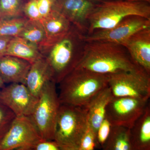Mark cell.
Returning <instances> with one entry per match:
<instances>
[{"instance_id":"1","label":"cell","mask_w":150,"mask_h":150,"mask_svg":"<svg viewBox=\"0 0 150 150\" xmlns=\"http://www.w3.org/2000/svg\"><path fill=\"white\" fill-rule=\"evenodd\" d=\"M84 35L72 25L68 32L40 50L50 66L56 84L80 63L87 43Z\"/></svg>"},{"instance_id":"2","label":"cell","mask_w":150,"mask_h":150,"mask_svg":"<svg viewBox=\"0 0 150 150\" xmlns=\"http://www.w3.org/2000/svg\"><path fill=\"white\" fill-rule=\"evenodd\" d=\"M77 68L107 75L145 71L135 63L124 46L100 41L87 42L83 57Z\"/></svg>"},{"instance_id":"3","label":"cell","mask_w":150,"mask_h":150,"mask_svg":"<svg viewBox=\"0 0 150 150\" xmlns=\"http://www.w3.org/2000/svg\"><path fill=\"white\" fill-rule=\"evenodd\" d=\"M108 83V75L76 68L59 83L60 103L87 107Z\"/></svg>"},{"instance_id":"4","label":"cell","mask_w":150,"mask_h":150,"mask_svg":"<svg viewBox=\"0 0 150 150\" xmlns=\"http://www.w3.org/2000/svg\"><path fill=\"white\" fill-rule=\"evenodd\" d=\"M138 16H150V4L128 0H110L97 4L88 19L87 34L95 30L114 27L126 18Z\"/></svg>"},{"instance_id":"5","label":"cell","mask_w":150,"mask_h":150,"mask_svg":"<svg viewBox=\"0 0 150 150\" xmlns=\"http://www.w3.org/2000/svg\"><path fill=\"white\" fill-rule=\"evenodd\" d=\"M88 126L87 108L61 104L54 140L67 149L78 148Z\"/></svg>"},{"instance_id":"6","label":"cell","mask_w":150,"mask_h":150,"mask_svg":"<svg viewBox=\"0 0 150 150\" xmlns=\"http://www.w3.org/2000/svg\"><path fill=\"white\" fill-rule=\"evenodd\" d=\"M56 83L51 82L43 89L30 116L43 140H54L61 103Z\"/></svg>"},{"instance_id":"7","label":"cell","mask_w":150,"mask_h":150,"mask_svg":"<svg viewBox=\"0 0 150 150\" xmlns=\"http://www.w3.org/2000/svg\"><path fill=\"white\" fill-rule=\"evenodd\" d=\"M149 100L148 96L113 97L108 105L106 118L113 126L130 129L144 112Z\"/></svg>"},{"instance_id":"8","label":"cell","mask_w":150,"mask_h":150,"mask_svg":"<svg viewBox=\"0 0 150 150\" xmlns=\"http://www.w3.org/2000/svg\"><path fill=\"white\" fill-rule=\"evenodd\" d=\"M41 139L30 116H16L9 129L0 140V150L32 147Z\"/></svg>"},{"instance_id":"9","label":"cell","mask_w":150,"mask_h":150,"mask_svg":"<svg viewBox=\"0 0 150 150\" xmlns=\"http://www.w3.org/2000/svg\"><path fill=\"white\" fill-rule=\"evenodd\" d=\"M148 26V19L132 16L126 18L114 27L98 30L85 35V39L86 42L100 41L123 45L136 33Z\"/></svg>"},{"instance_id":"10","label":"cell","mask_w":150,"mask_h":150,"mask_svg":"<svg viewBox=\"0 0 150 150\" xmlns=\"http://www.w3.org/2000/svg\"><path fill=\"white\" fill-rule=\"evenodd\" d=\"M149 76L145 71L116 73L108 75V86L113 97H144L148 96Z\"/></svg>"},{"instance_id":"11","label":"cell","mask_w":150,"mask_h":150,"mask_svg":"<svg viewBox=\"0 0 150 150\" xmlns=\"http://www.w3.org/2000/svg\"><path fill=\"white\" fill-rule=\"evenodd\" d=\"M25 84L11 83L0 90V102L17 116H30L38 100Z\"/></svg>"},{"instance_id":"12","label":"cell","mask_w":150,"mask_h":150,"mask_svg":"<svg viewBox=\"0 0 150 150\" xmlns=\"http://www.w3.org/2000/svg\"><path fill=\"white\" fill-rule=\"evenodd\" d=\"M96 4L91 0H55L53 10L62 14L73 25L86 35L89 17Z\"/></svg>"},{"instance_id":"13","label":"cell","mask_w":150,"mask_h":150,"mask_svg":"<svg viewBox=\"0 0 150 150\" xmlns=\"http://www.w3.org/2000/svg\"><path fill=\"white\" fill-rule=\"evenodd\" d=\"M122 46L135 63L149 74L150 28H146L136 33Z\"/></svg>"},{"instance_id":"14","label":"cell","mask_w":150,"mask_h":150,"mask_svg":"<svg viewBox=\"0 0 150 150\" xmlns=\"http://www.w3.org/2000/svg\"><path fill=\"white\" fill-rule=\"evenodd\" d=\"M52 81H54L52 71L43 56L32 64L25 84L30 92L38 98L43 89Z\"/></svg>"},{"instance_id":"15","label":"cell","mask_w":150,"mask_h":150,"mask_svg":"<svg viewBox=\"0 0 150 150\" xmlns=\"http://www.w3.org/2000/svg\"><path fill=\"white\" fill-rule=\"evenodd\" d=\"M32 64L10 56L0 58V77L4 83H25L28 73Z\"/></svg>"},{"instance_id":"16","label":"cell","mask_w":150,"mask_h":150,"mask_svg":"<svg viewBox=\"0 0 150 150\" xmlns=\"http://www.w3.org/2000/svg\"><path fill=\"white\" fill-rule=\"evenodd\" d=\"M134 150H150V101L142 115L129 129Z\"/></svg>"},{"instance_id":"17","label":"cell","mask_w":150,"mask_h":150,"mask_svg":"<svg viewBox=\"0 0 150 150\" xmlns=\"http://www.w3.org/2000/svg\"><path fill=\"white\" fill-rule=\"evenodd\" d=\"M112 97L108 86L98 94L87 106L88 126L95 133L106 118L108 105Z\"/></svg>"},{"instance_id":"18","label":"cell","mask_w":150,"mask_h":150,"mask_svg":"<svg viewBox=\"0 0 150 150\" xmlns=\"http://www.w3.org/2000/svg\"><path fill=\"white\" fill-rule=\"evenodd\" d=\"M40 21L45 29L47 38L46 44L42 48L64 35L72 25L64 16L55 10L52 11L48 16Z\"/></svg>"},{"instance_id":"19","label":"cell","mask_w":150,"mask_h":150,"mask_svg":"<svg viewBox=\"0 0 150 150\" xmlns=\"http://www.w3.org/2000/svg\"><path fill=\"white\" fill-rule=\"evenodd\" d=\"M6 56L23 59L31 64L43 57L38 46L19 36L11 38L8 46Z\"/></svg>"},{"instance_id":"20","label":"cell","mask_w":150,"mask_h":150,"mask_svg":"<svg viewBox=\"0 0 150 150\" xmlns=\"http://www.w3.org/2000/svg\"><path fill=\"white\" fill-rule=\"evenodd\" d=\"M102 150H134L131 144L129 129L113 126Z\"/></svg>"},{"instance_id":"21","label":"cell","mask_w":150,"mask_h":150,"mask_svg":"<svg viewBox=\"0 0 150 150\" xmlns=\"http://www.w3.org/2000/svg\"><path fill=\"white\" fill-rule=\"evenodd\" d=\"M18 36L38 46L40 51L47 41L46 32L40 21L28 20Z\"/></svg>"},{"instance_id":"22","label":"cell","mask_w":150,"mask_h":150,"mask_svg":"<svg viewBox=\"0 0 150 150\" xmlns=\"http://www.w3.org/2000/svg\"><path fill=\"white\" fill-rule=\"evenodd\" d=\"M28 20L25 16L11 19H1L0 36L14 37L18 36Z\"/></svg>"},{"instance_id":"23","label":"cell","mask_w":150,"mask_h":150,"mask_svg":"<svg viewBox=\"0 0 150 150\" xmlns=\"http://www.w3.org/2000/svg\"><path fill=\"white\" fill-rule=\"evenodd\" d=\"M24 5L23 0H0L1 19L23 17Z\"/></svg>"},{"instance_id":"24","label":"cell","mask_w":150,"mask_h":150,"mask_svg":"<svg viewBox=\"0 0 150 150\" xmlns=\"http://www.w3.org/2000/svg\"><path fill=\"white\" fill-rule=\"evenodd\" d=\"M16 115L0 102V140L9 129Z\"/></svg>"},{"instance_id":"25","label":"cell","mask_w":150,"mask_h":150,"mask_svg":"<svg viewBox=\"0 0 150 150\" xmlns=\"http://www.w3.org/2000/svg\"><path fill=\"white\" fill-rule=\"evenodd\" d=\"M112 127L111 123L105 118L96 133L98 149H102L110 136Z\"/></svg>"},{"instance_id":"26","label":"cell","mask_w":150,"mask_h":150,"mask_svg":"<svg viewBox=\"0 0 150 150\" xmlns=\"http://www.w3.org/2000/svg\"><path fill=\"white\" fill-rule=\"evenodd\" d=\"M78 149L79 150H96L98 149L95 132L88 126L81 139Z\"/></svg>"},{"instance_id":"27","label":"cell","mask_w":150,"mask_h":150,"mask_svg":"<svg viewBox=\"0 0 150 150\" xmlns=\"http://www.w3.org/2000/svg\"><path fill=\"white\" fill-rule=\"evenodd\" d=\"M23 13L25 17L30 20L40 21L41 19L37 0H29L25 4Z\"/></svg>"},{"instance_id":"28","label":"cell","mask_w":150,"mask_h":150,"mask_svg":"<svg viewBox=\"0 0 150 150\" xmlns=\"http://www.w3.org/2000/svg\"><path fill=\"white\" fill-rule=\"evenodd\" d=\"M33 150H67L55 140L41 139L32 147Z\"/></svg>"},{"instance_id":"29","label":"cell","mask_w":150,"mask_h":150,"mask_svg":"<svg viewBox=\"0 0 150 150\" xmlns=\"http://www.w3.org/2000/svg\"><path fill=\"white\" fill-rule=\"evenodd\" d=\"M55 1V0H37L41 19L48 16L53 10Z\"/></svg>"},{"instance_id":"30","label":"cell","mask_w":150,"mask_h":150,"mask_svg":"<svg viewBox=\"0 0 150 150\" xmlns=\"http://www.w3.org/2000/svg\"><path fill=\"white\" fill-rule=\"evenodd\" d=\"M12 38L0 36V58L6 56L8 46Z\"/></svg>"},{"instance_id":"31","label":"cell","mask_w":150,"mask_h":150,"mask_svg":"<svg viewBox=\"0 0 150 150\" xmlns=\"http://www.w3.org/2000/svg\"><path fill=\"white\" fill-rule=\"evenodd\" d=\"M148 94L149 96V99L150 101V72L149 74V79H148Z\"/></svg>"},{"instance_id":"32","label":"cell","mask_w":150,"mask_h":150,"mask_svg":"<svg viewBox=\"0 0 150 150\" xmlns=\"http://www.w3.org/2000/svg\"><path fill=\"white\" fill-rule=\"evenodd\" d=\"M4 84V81H3L1 78L0 77V90L3 87L5 86Z\"/></svg>"},{"instance_id":"33","label":"cell","mask_w":150,"mask_h":150,"mask_svg":"<svg viewBox=\"0 0 150 150\" xmlns=\"http://www.w3.org/2000/svg\"><path fill=\"white\" fill-rule=\"evenodd\" d=\"M91 1L96 4H98V3L103 2L107 1L110 0H91Z\"/></svg>"},{"instance_id":"34","label":"cell","mask_w":150,"mask_h":150,"mask_svg":"<svg viewBox=\"0 0 150 150\" xmlns=\"http://www.w3.org/2000/svg\"><path fill=\"white\" fill-rule=\"evenodd\" d=\"M13 150H33L31 147H25L19 148V149H16Z\"/></svg>"},{"instance_id":"35","label":"cell","mask_w":150,"mask_h":150,"mask_svg":"<svg viewBox=\"0 0 150 150\" xmlns=\"http://www.w3.org/2000/svg\"><path fill=\"white\" fill-rule=\"evenodd\" d=\"M128 1H135L145 2L148 3L150 4V0H128Z\"/></svg>"},{"instance_id":"36","label":"cell","mask_w":150,"mask_h":150,"mask_svg":"<svg viewBox=\"0 0 150 150\" xmlns=\"http://www.w3.org/2000/svg\"><path fill=\"white\" fill-rule=\"evenodd\" d=\"M67 150H79L78 148H74V149H68Z\"/></svg>"},{"instance_id":"37","label":"cell","mask_w":150,"mask_h":150,"mask_svg":"<svg viewBox=\"0 0 150 150\" xmlns=\"http://www.w3.org/2000/svg\"><path fill=\"white\" fill-rule=\"evenodd\" d=\"M148 21H149V26L148 27L150 28V16L149 18L148 19Z\"/></svg>"},{"instance_id":"38","label":"cell","mask_w":150,"mask_h":150,"mask_svg":"<svg viewBox=\"0 0 150 150\" xmlns=\"http://www.w3.org/2000/svg\"><path fill=\"white\" fill-rule=\"evenodd\" d=\"M1 19V16H0V19Z\"/></svg>"}]
</instances>
